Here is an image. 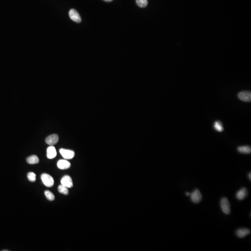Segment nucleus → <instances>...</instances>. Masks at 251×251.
<instances>
[{
    "label": "nucleus",
    "instance_id": "nucleus-4",
    "mask_svg": "<svg viewBox=\"0 0 251 251\" xmlns=\"http://www.w3.org/2000/svg\"><path fill=\"white\" fill-rule=\"evenodd\" d=\"M61 155L65 160L72 159L75 156V153L73 151L69 149L61 148L60 149Z\"/></svg>",
    "mask_w": 251,
    "mask_h": 251
},
{
    "label": "nucleus",
    "instance_id": "nucleus-3",
    "mask_svg": "<svg viewBox=\"0 0 251 251\" xmlns=\"http://www.w3.org/2000/svg\"><path fill=\"white\" fill-rule=\"evenodd\" d=\"M191 199L192 202L195 204L200 202L202 199V196L199 189H195L193 193L191 194Z\"/></svg>",
    "mask_w": 251,
    "mask_h": 251
},
{
    "label": "nucleus",
    "instance_id": "nucleus-9",
    "mask_svg": "<svg viewBox=\"0 0 251 251\" xmlns=\"http://www.w3.org/2000/svg\"><path fill=\"white\" fill-rule=\"evenodd\" d=\"M248 195V191L246 188H243L236 193V197L239 200H242L246 198Z\"/></svg>",
    "mask_w": 251,
    "mask_h": 251
},
{
    "label": "nucleus",
    "instance_id": "nucleus-11",
    "mask_svg": "<svg viewBox=\"0 0 251 251\" xmlns=\"http://www.w3.org/2000/svg\"><path fill=\"white\" fill-rule=\"evenodd\" d=\"M57 167L60 169L65 170L69 169L71 167V164L69 162L66 160H60L57 164Z\"/></svg>",
    "mask_w": 251,
    "mask_h": 251
},
{
    "label": "nucleus",
    "instance_id": "nucleus-13",
    "mask_svg": "<svg viewBox=\"0 0 251 251\" xmlns=\"http://www.w3.org/2000/svg\"><path fill=\"white\" fill-rule=\"evenodd\" d=\"M237 150L238 152L241 154H251V147L248 146H244L238 147Z\"/></svg>",
    "mask_w": 251,
    "mask_h": 251
},
{
    "label": "nucleus",
    "instance_id": "nucleus-1",
    "mask_svg": "<svg viewBox=\"0 0 251 251\" xmlns=\"http://www.w3.org/2000/svg\"><path fill=\"white\" fill-rule=\"evenodd\" d=\"M220 206L223 212L226 214H229L231 212V205L228 198L223 197L220 201Z\"/></svg>",
    "mask_w": 251,
    "mask_h": 251
},
{
    "label": "nucleus",
    "instance_id": "nucleus-10",
    "mask_svg": "<svg viewBox=\"0 0 251 251\" xmlns=\"http://www.w3.org/2000/svg\"><path fill=\"white\" fill-rule=\"evenodd\" d=\"M251 232L250 229L245 228L238 229L236 232V234L238 237L239 238H244L246 237L247 235H249Z\"/></svg>",
    "mask_w": 251,
    "mask_h": 251
},
{
    "label": "nucleus",
    "instance_id": "nucleus-7",
    "mask_svg": "<svg viewBox=\"0 0 251 251\" xmlns=\"http://www.w3.org/2000/svg\"><path fill=\"white\" fill-rule=\"evenodd\" d=\"M69 15L71 20L77 23H80L81 21V16L78 12L75 9H71L69 12Z\"/></svg>",
    "mask_w": 251,
    "mask_h": 251
},
{
    "label": "nucleus",
    "instance_id": "nucleus-22",
    "mask_svg": "<svg viewBox=\"0 0 251 251\" xmlns=\"http://www.w3.org/2000/svg\"><path fill=\"white\" fill-rule=\"evenodd\" d=\"M104 1H107V2H110V1H112L113 0H104Z\"/></svg>",
    "mask_w": 251,
    "mask_h": 251
},
{
    "label": "nucleus",
    "instance_id": "nucleus-17",
    "mask_svg": "<svg viewBox=\"0 0 251 251\" xmlns=\"http://www.w3.org/2000/svg\"><path fill=\"white\" fill-rule=\"evenodd\" d=\"M44 194H45V196L47 199L50 201H53L55 199V195L51 192L49 191H45Z\"/></svg>",
    "mask_w": 251,
    "mask_h": 251
},
{
    "label": "nucleus",
    "instance_id": "nucleus-6",
    "mask_svg": "<svg viewBox=\"0 0 251 251\" xmlns=\"http://www.w3.org/2000/svg\"><path fill=\"white\" fill-rule=\"evenodd\" d=\"M238 97L241 101L245 102H251V93L249 91L240 92L238 95Z\"/></svg>",
    "mask_w": 251,
    "mask_h": 251
},
{
    "label": "nucleus",
    "instance_id": "nucleus-8",
    "mask_svg": "<svg viewBox=\"0 0 251 251\" xmlns=\"http://www.w3.org/2000/svg\"><path fill=\"white\" fill-rule=\"evenodd\" d=\"M59 136L57 134H53L47 136L46 138L45 142L47 144L50 146H53L56 144L58 142Z\"/></svg>",
    "mask_w": 251,
    "mask_h": 251
},
{
    "label": "nucleus",
    "instance_id": "nucleus-12",
    "mask_svg": "<svg viewBox=\"0 0 251 251\" xmlns=\"http://www.w3.org/2000/svg\"><path fill=\"white\" fill-rule=\"evenodd\" d=\"M57 155L56 149L53 146H50L47 148V156L49 159L55 158Z\"/></svg>",
    "mask_w": 251,
    "mask_h": 251
},
{
    "label": "nucleus",
    "instance_id": "nucleus-20",
    "mask_svg": "<svg viewBox=\"0 0 251 251\" xmlns=\"http://www.w3.org/2000/svg\"><path fill=\"white\" fill-rule=\"evenodd\" d=\"M186 196H190L191 193H189V192H186Z\"/></svg>",
    "mask_w": 251,
    "mask_h": 251
},
{
    "label": "nucleus",
    "instance_id": "nucleus-5",
    "mask_svg": "<svg viewBox=\"0 0 251 251\" xmlns=\"http://www.w3.org/2000/svg\"><path fill=\"white\" fill-rule=\"evenodd\" d=\"M61 185L66 186L68 188H70L73 186V182L71 177L69 175H65L62 177L61 181Z\"/></svg>",
    "mask_w": 251,
    "mask_h": 251
},
{
    "label": "nucleus",
    "instance_id": "nucleus-16",
    "mask_svg": "<svg viewBox=\"0 0 251 251\" xmlns=\"http://www.w3.org/2000/svg\"><path fill=\"white\" fill-rule=\"evenodd\" d=\"M69 188L66 186L61 185L58 186V191L59 193L64 195H67L69 194Z\"/></svg>",
    "mask_w": 251,
    "mask_h": 251
},
{
    "label": "nucleus",
    "instance_id": "nucleus-15",
    "mask_svg": "<svg viewBox=\"0 0 251 251\" xmlns=\"http://www.w3.org/2000/svg\"><path fill=\"white\" fill-rule=\"evenodd\" d=\"M214 128L218 132H222L224 130V128L223 127L222 123L219 121H215L214 124Z\"/></svg>",
    "mask_w": 251,
    "mask_h": 251
},
{
    "label": "nucleus",
    "instance_id": "nucleus-21",
    "mask_svg": "<svg viewBox=\"0 0 251 251\" xmlns=\"http://www.w3.org/2000/svg\"><path fill=\"white\" fill-rule=\"evenodd\" d=\"M249 179L250 180H251V173H249L248 174Z\"/></svg>",
    "mask_w": 251,
    "mask_h": 251
},
{
    "label": "nucleus",
    "instance_id": "nucleus-14",
    "mask_svg": "<svg viewBox=\"0 0 251 251\" xmlns=\"http://www.w3.org/2000/svg\"><path fill=\"white\" fill-rule=\"evenodd\" d=\"M40 162L37 156L33 155L27 159V162L29 164H38Z\"/></svg>",
    "mask_w": 251,
    "mask_h": 251
},
{
    "label": "nucleus",
    "instance_id": "nucleus-2",
    "mask_svg": "<svg viewBox=\"0 0 251 251\" xmlns=\"http://www.w3.org/2000/svg\"><path fill=\"white\" fill-rule=\"evenodd\" d=\"M41 180L44 185L47 187L50 188L54 185V180L51 175L47 174H43L41 175Z\"/></svg>",
    "mask_w": 251,
    "mask_h": 251
},
{
    "label": "nucleus",
    "instance_id": "nucleus-18",
    "mask_svg": "<svg viewBox=\"0 0 251 251\" xmlns=\"http://www.w3.org/2000/svg\"><path fill=\"white\" fill-rule=\"evenodd\" d=\"M136 3L141 8H145L148 5V0H136Z\"/></svg>",
    "mask_w": 251,
    "mask_h": 251
},
{
    "label": "nucleus",
    "instance_id": "nucleus-19",
    "mask_svg": "<svg viewBox=\"0 0 251 251\" xmlns=\"http://www.w3.org/2000/svg\"><path fill=\"white\" fill-rule=\"evenodd\" d=\"M27 177V179L30 182H35L36 175L33 172H29V173H28Z\"/></svg>",
    "mask_w": 251,
    "mask_h": 251
}]
</instances>
